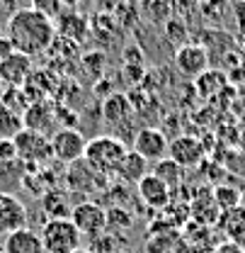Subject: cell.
I'll list each match as a JSON object with an SVG mask.
<instances>
[{"mask_svg": "<svg viewBox=\"0 0 245 253\" xmlns=\"http://www.w3.org/2000/svg\"><path fill=\"white\" fill-rule=\"evenodd\" d=\"M102 115H105V120H107L109 125L122 126V125H126L129 120H134V105H131V100H129L126 95L112 93L105 100V105H102Z\"/></svg>", "mask_w": 245, "mask_h": 253, "instance_id": "9a60e30c", "label": "cell"}, {"mask_svg": "<svg viewBox=\"0 0 245 253\" xmlns=\"http://www.w3.org/2000/svg\"><path fill=\"white\" fill-rule=\"evenodd\" d=\"M27 226V207L7 190H0V236H10Z\"/></svg>", "mask_w": 245, "mask_h": 253, "instance_id": "ba28073f", "label": "cell"}, {"mask_svg": "<svg viewBox=\"0 0 245 253\" xmlns=\"http://www.w3.org/2000/svg\"><path fill=\"white\" fill-rule=\"evenodd\" d=\"M10 54H15V46H12V42H10L7 34H0V61L7 59Z\"/></svg>", "mask_w": 245, "mask_h": 253, "instance_id": "484cf974", "label": "cell"}, {"mask_svg": "<svg viewBox=\"0 0 245 253\" xmlns=\"http://www.w3.org/2000/svg\"><path fill=\"white\" fill-rule=\"evenodd\" d=\"M0 253H5V251H2V249H0Z\"/></svg>", "mask_w": 245, "mask_h": 253, "instance_id": "d6a6232c", "label": "cell"}, {"mask_svg": "<svg viewBox=\"0 0 245 253\" xmlns=\"http://www.w3.org/2000/svg\"><path fill=\"white\" fill-rule=\"evenodd\" d=\"M223 231L231 236V239H243L245 236V207H233V210H226L223 219H221Z\"/></svg>", "mask_w": 245, "mask_h": 253, "instance_id": "ffe728a7", "label": "cell"}, {"mask_svg": "<svg viewBox=\"0 0 245 253\" xmlns=\"http://www.w3.org/2000/svg\"><path fill=\"white\" fill-rule=\"evenodd\" d=\"M73 253H92V251H88V249H83V246H80V249H75Z\"/></svg>", "mask_w": 245, "mask_h": 253, "instance_id": "f1b7e54d", "label": "cell"}, {"mask_svg": "<svg viewBox=\"0 0 245 253\" xmlns=\"http://www.w3.org/2000/svg\"><path fill=\"white\" fill-rule=\"evenodd\" d=\"M85 146H88L85 136L78 129H73V126H61V129H56L51 134V154L61 163L70 166V163L80 161L85 156Z\"/></svg>", "mask_w": 245, "mask_h": 253, "instance_id": "277c9868", "label": "cell"}, {"mask_svg": "<svg viewBox=\"0 0 245 253\" xmlns=\"http://www.w3.org/2000/svg\"><path fill=\"white\" fill-rule=\"evenodd\" d=\"M2 5H5V7H7V12L12 15V12L17 10V5H20V0H2Z\"/></svg>", "mask_w": 245, "mask_h": 253, "instance_id": "83f0119b", "label": "cell"}, {"mask_svg": "<svg viewBox=\"0 0 245 253\" xmlns=\"http://www.w3.org/2000/svg\"><path fill=\"white\" fill-rule=\"evenodd\" d=\"M2 88H5V85H2V81H0V95H2Z\"/></svg>", "mask_w": 245, "mask_h": 253, "instance_id": "f546056e", "label": "cell"}, {"mask_svg": "<svg viewBox=\"0 0 245 253\" xmlns=\"http://www.w3.org/2000/svg\"><path fill=\"white\" fill-rule=\"evenodd\" d=\"M136 188H139L141 200H143L146 205L155 207V210H160V207H165V205L170 202V188H168L160 178H155L153 173H148Z\"/></svg>", "mask_w": 245, "mask_h": 253, "instance_id": "e0dca14e", "label": "cell"}, {"mask_svg": "<svg viewBox=\"0 0 245 253\" xmlns=\"http://www.w3.org/2000/svg\"><path fill=\"white\" fill-rule=\"evenodd\" d=\"M25 129L22 125V115L17 110H0V139H15L20 131Z\"/></svg>", "mask_w": 245, "mask_h": 253, "instance_id": "44dd1931", "label": "cell"}, {"mask_svg": "<svg viewBox=\"0 0 245 253\" xmlns=\"http://www.w3.org/2000/svg\"><path fill=\"white\" fill-rule=\"evenodd\" d=\"M54 25H56V34L68 42H83L90 34V22L78 10H63Z\"/></svg>", "mask_w": 245, "mask_h": 253, "instance_id": "4fadbf2b", "label": "cell"}, {"mask_svg": "<svg viewBox=\"0 0 245 253\" xmlns=\"http://www.w3.org/2000/svg\"><path fill=\"white\" fill-rule=\"evenodd\" d=\"M2 251L5 253H46L44 251V244H41V236L36 231H32L30 226L5 236Z\"/></svg>", "mask_w": 245, "mask_h": 253, "instance_id": "5bb4252c", "label": "cell"}, {"mask_svg": "<svg viewBox=\"0 0 245 253\" xmlns=\"http://www.w3.org/2000/svg\"><path fill=\"white\" fill-rule=\"evenodd\" d=\"M228 76L223 73V71H211V68H207L202 76H197L194 81H197V93L202 95V97H211V95H218L223 88H226V81Z\"/></svg>", "mask_w": 245, "mask_h": 253, "instance_id": "d6986e66", "label": "cell"}, {"mask_svg": "<svg viewBox=\"0 0 245 253\" xmlns=\"http://www.w3.org/2000/svg\"><path fill=\"white\" fill-rule=\"evenodd\" d=\"M22 125L30 131H39V134H54L56 131V110L46 102V100H39V102H32L30 107L22 112Z\"/></svg>", "mask_w": 245, "mask_h": 253, "instance_id": "8fae6325", "label": "cell"}, {"mask_svg": "<svg viewBox=\"0 0 245 253\" xmlns=\"http://www.w3.org/2000/svg\"><path fill=\"white\" fill-rule=\"evenodd\" d=\"M214 202L221 212L233 210V207L241 205V192L233 190V188H228V185H221V188H216V192H214Z\"/></svg>", "mask_w": 245, "mask_h": 253, "instance_id": "603a6c76", "label": "cell"}, {"mask_svg": "<svg viewBox=\"0 0 245 253\" xmlns=\"http://www.w3.org/2000/svg\"><path fill=\"white\" fill-rule=\"evenodd\" d=\"M126 144H124L119 136H112V134H102V136H95L88 141L85 146V163L90 166L95 173L100 175H114L122 158L126 156Z\"/></svg>", "mask_w": 245, "mask_h": 253, "instance_id": "7a4b0ae2", "label": "cell"}, {"mask_svg": "<svg viewBox=\"0 0 245 253\" xmlns=\"http://www.w3.org/2000/svg\"><path fill=\"white\" fill-rule=\"evenodd\" d=\"M15 146H17V158L22 161H32V163H44L46 158H51V136H44L39 131H30V129H22L15 139Z\"/></svg>", "mask_w": 245, "mask_h": 253, "instance_id": "52a82bcc", "label": "cell"}, {"mask_svg": "<svg viewBox=\"0 0 245 253\" xmlns=\"http://www.w3.org/2000/svg\"><path fill=\"white\" fill-rule=\"evenodd\" d=\"M30 7L39 10L41 15H46V17H49V20H54V22H56V17L63 12V7H61V2H59V0H32Z\"/></svg>", "mask_w": 245, "mask_h": 253, "instance_id": "cb8c5ba5", "label": "cell"}, {"mask_svg": "<svg viewBox=\"0 0 245 253\" xmlns=\"http://www.w3.org/2000/svg\"><path fill=\"white\" fill-rule=\"evenodd\" d=\"M243 49H245V34H243Z\"/></svg>", "mask_w": 245, "mask_h": 253, "instance_id": "4dcf8cb0", "label": "cell"}, {"mask_svg": "<svg viewBox=\"0 0 245 253\" xmlns=\"http://www.w3.org/2000/svg\"><path fill=\"white\" fill-rule=\"evenodd\" d=\"M70 221L78 226L83 236H100L107 229V210L100 207L97 202H78L70 210Z\"/></svg>", "mask_w": 245, "mask_h": 253, "instance_id": "5b68a950", "label": "cell"}, {"mask_svg": "<svg viewBox=\"0 0 245 253\" xmlns=\"http://www.w3.org/2000/svg\"><path fill=\"white\" fill-rule=\"evenodd\" d=\"M44 210L49 212V219H66L70 217V205L66 202V197H56V192H49L44 197Z\"/></svg>", "mask_w": 245, "mask_h": 253, "instance_id": "7402d4cb", "label": "cell"}, {"mask_svg": "<svg viewBox=\"0 0 245 253\" xmlns=\"http://www.w3.org/2000/svg\"><path fill=\"white\" fill-rule=\"evenodd\" d=\"M114 175H119L124 183H129V185H139L148 175V161L141 156V154H136L134 149H129Z\"/></svg>", "mask_w": 245, "mask_h": 253, "instance_id": "2e32d148", "label": "cell"}, {"mask_svg": "<svg viewBox=\"0 0 245 253\" xmlns=\"http://www.w3.org/2000/svg\"><path fill=\"white\" fill-rule=\"evenodd\" d=\"M168 158H173L182 168H194L204 161V146L197 136L182 134V136H175L168 144Z\"/></svg>", "mask_w": 245, "mask_h": 253, "instance_id": "9c48e42d", "label": "cell"}, {"mask_svg": "<svg viewBox=\"0 0 245 253\" xmlns=\"http://www.w3.org/2000/svg\"><path fill=\"white\" fill-rule=\"evenodd\" d=\"M175 66L187 78H197L209 68V54L202 44H182L175 54Z\"/></svg>", "mask_w": 245, "mask_h": 253, "instance_id": "30bf717a", "label": "cell"}, {"mask_svg": "<svg viewBox=\"0 0 245 253\" xmlns=\"http://www.w3.org/2000/svg\"><path fill=\"white\" fill-rule=\"evenodd\" d=\"M39 236H41V244H44L46 253H73L75 249H80V241H83V234L70 221V217L49 219L41 226Z\"/></svg>", "mask_w": 245, "mask_h": 253, "instance_id": "3957f363", "label": "cell"}, {"mask_svg": "<svg viewBox=\"0 0 245 253\" xmlns=\"http://www.w3.org/2000/svg\"><path fill=\"white\" fill-rule=\"evenodd\" d=\"M168 144H170V141H168V136H165L160 129L143 126V129H139V131L134 134L131 149H134L136 154H141L148 163H158L160 158L168 156Z\"/></svg>", "mask_w": 245, "mask_h": 253, "instance_id": "8992f818", "label": "cell"}, {"mask_svg": "<svg viewBox=\"0 0 245 253\" xmlns=\"http://www.w3.org/2000/svg\"><path fill=\"white\" fill-rule=\"evenodd\" d=\"M5 34L10 37L15 51L34 59L56 42V25L34 7H17L7 17Z\"/></svg>", "mask_w": 245, "mask_h": 253, "instance_id": "6da1fadb", "label": "cell"}, {"mask_svg": "<svg viewBox=\"0 0 245 253\" xmlns=\"http://www.w3.org/2000/svg\"><path fill=\"white\" fill-rule=\"evenodd\" d=\"M59 2H61L63 10H78V7H80L85 0H59Z\"/></svg>", "mask_w": 245, "mask_h": 253, "instance_id": "4316f807", "label": "cell"}, {"mask_svg": "<svg viewBox=\"0 0 245 253\" xmlns=\"http://www.w3.org/2000/svg\"><path fill=\"white\" fill-rule=\"evenodd\" d=\"M30 73H32V56H27V54L15 51V54H10L7 59L0 61V81L7 88L25 85V81H27Z\"/></svg>", "mask_w": 245, "mask_h": 253, "instance_id": "7c38bea8", "label": "cell"}, {"mask_svg": "<svg viewBox=\"0 0 245 253\" xmlns=\"http://www.w3.org/2000/svg\"><path fill=\"white\" fill-rule=\"evenodd\" d=\"M25 2H32V0H25Z\"/></svg>", "mask_w": 245, "mask_h": 253, "instance_id": "1f68e13d", "label": "cell"}, {"mask_svg": "<svg viewBox=\"0 0 245 253\" xmlns=\"http://www.w3.org/2000/svg\"><path fill=\"white\" fill-rule=\"evenodd\" d=\"M17 161V146L12 139H0V166Z\"/></svg>", "mask_w": 245, "mask_h": 253, "instance_id": "d4e9b609", "label": "cell"}, {"mask_svg": "<svg viewBox=\"0 0 245 253\" xmlns=\"http://www.w3.org/2000/svg\"><path fill=\"white\" fill-rule=\"evenodd\" d=\"M153 173L155 178H160L168 188L173 190V188H180V183H182V178H184V168L182 166H177L173 158H160L158 163H153Z\"/></svg>", "mask_w": 245, "mask_h": 253, "instance_id": "ac0fdd59", "label": "cell"}]
</instances>
